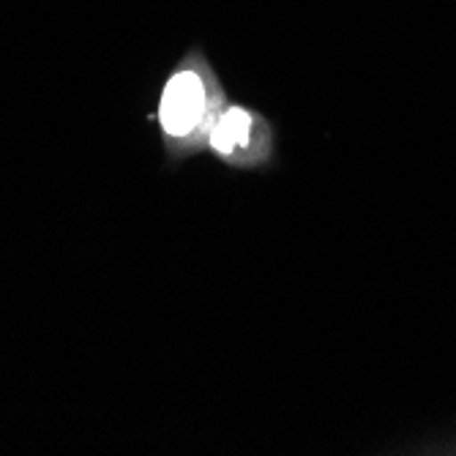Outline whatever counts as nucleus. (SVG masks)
<instances>
[{"label":"nucleus","instance_id":"obj_1","mask_svg":"<svg viewBox=\"0 0 456 456\" xmlns=\"http://www.w3.org/2000/svg\"><path fill=\"white\" fill-rule=\"evenodd\" d=\"M224 104L227 96L219 77L200 53H191L164 82L153 115L167 167L208 151L211 129Z\"/></svg>","mask_w":456,"mask_h":456},{"label":"nucleus","instance_id":"obj_2","mask_svg":"<svg viewBox=\"0 0 456 456\" xmlns=\"http://www.w3.org/2000/svg\"><path fill=\"white\" fill-rule=\"evenodd\" d=\"M208 151L230 170H240V173L271 170L276 159L273 123L252 107L227 102L211 129Z\"/></svg>","mask_w":456,"mask_h":456}]
</instances>
